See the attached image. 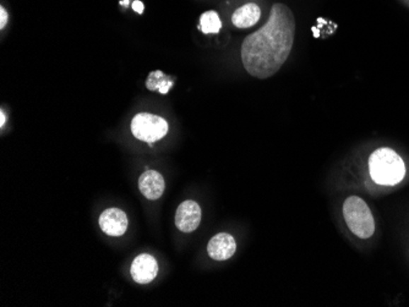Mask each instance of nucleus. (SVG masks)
<instances>
[{"instance_id":"nucleus-13","label":"nucleus","mask_w":409,"mask_h":307,"mask_svg":"<svg viewBox=\"0 0 409 307\" xmlns=\"http://www.w3.org/2000/svg\"><path fill=\"white\" fill-rule=\"evenodd\" d=\"M8 18H9L8 11L1 6V8H0V28H1V30L5 28V25L8 23Z\"/></svg>"},{"instance_id":"nucleus-10","label":"nucleus","mask_w":409,"mask_h":307,"mask_svg":"<svg viewBox=\"0 0 409 307\" xmlns=\"http://www.w3.org/2000/svg\"><path fill=\"white\" fill-rule=\"evenodd\" d=\"M261 16V9L259 5L254 3H248L243 5L232 15V23L236 28H248L258 23Z\"/></svg>"},{"instance_id":"nucleus-5","label":"nucleus","mask_w":409,"mask_h":307,"mask_svg":"<svg viewBox=\"0 0 409 307\" xmlns=\"http://www.w3.org/2000/svg\"><path fill=\"white\" fill-rule=\"evenodd\" d=\"M201 208L195 201H184L177 209L175 226L183 233H191L200 226Z\"/></svg>"},{"instance_id":"nucleus-6","label":"nucleus","mask_w":409,"mask_h":307,"mask_svg":"<svg viewBox=\"0 0 409 307\" xmlns=\"http://www.w3.org/2000/svg\"><path fill=\"white\" fill-rule=\"evenodd\" d=\"M130 273L132 279L139 284H149L157 276L159 265L154 256L144 253L134 260Z\"/></svg>"},{"instance_id":"nucleus-4","label":"nucleus","mask_w":409,"mask_h":307,"mask_svg":"<svg viewBox=\"0 0 409 307\" xmlns=\"http://www.w3.org/2000/svg\"><path fill=\"white\" fill-rule=\"evenodd\" d=\"M132 135L149 144L163 139L168 132V122L163 117L150 113L137 114L132 122Z\"/></svg>"},{"instance_id":"nucleus-14","label":"nucleus","mask_w":409,"mask_h":307,"mask_svg":"<svg viewBox=\"0 0 409 307\" xmlns=\"http://www.w3.org/2000/svg\"><path fill=\"white\" fill-rule=\"evenodd\" d=\"M132 9L135 10L139 14H142V13H144V4H142V1L135 0V1L132 3Z\"/></svg>"},{"instance_id":"nucleus-8","label":"nucleus","mask_w":409,"mask_h":307,"mask_svg":"<svg viewBox=\"0 0 409 307\" xmlns=\"http://www.w3.org/2000/svg\"><path fill=\"white\" fill-rule=\"evenodd\" d=\"M236 240L232 235L226 234V233L214 235L207 245L209 257L214 258L216 261L229 260L236 253Z\"/></svg>"},{"instance_id":"nucleus-15","label":"nucleus","mask_w":409,"mask_h":307,"mask_svg":"<svg viewBox=\"0 0 409 307\" xmlns=\"http://www.w3.org/2000/svg\"><path fill=\"white\" fill-rule=\"evenodd\" d=\"M0 117H1V120H0V127H4L5 122H6V117H5L4 110H3V109L0 110Z\"/></svg>"},{"instance_id":"nucleus-3","label":"nucleus","mask_w":409,"mask_h":307,"mask_svg":"<svg viewBox=\"0 0 409 307\" xmlns=\"http://www.w3.org/2000/svg\"><path fill=\"white\" fill-rule=\"evenodd\" d=\"M343 216L347 226L353 234L362 239L373 236L375 231V221L370 208L364 199L358 196H350L343 204Z\"/></svg>"},{"instance_id":"nucleus-9","label":"nucleus","mask_w":409,"mask_h":307,"mask_svg":"<svg viewBox=\"0 0 409 307\" xmlns=\"http://www.w3.org/2000/svg\"><path fill=\"white\" fill-rule=\"evenodd\" d=\"M139 189L146 199H159L166 189L164 178L156 170H147L140 176Z\"/></svg>"},{"instance_id":"nucleus-7","label":"nucleus","mask_w":409,"mask_h":307,"mask_svg":"<svg viewBox=\"0 0 409 307\" xmlns=\"http://www.w3.org/2000/svg\"><path fill=\"white\" fill-rule=\"evenodd\" d=\"M100 226L110 236H122L127 229V214L119 208H108L100 214Z\"/></svg>"},{"instance_id":"nucleus-12","label":"nucleus","mask_w":409,"mask_h":307,"mask_svg":"<svg viewBox=\"0 0 409 307\" xmlns=\"http://www.w3.org/2000/svg\"><path fill=\"white\" fill-rule=\"evenodd\" d=\"M221 28H222L221 18H219V14H217L216 11H214V10H209V11H206L204 14L201 15L200 28L204 35L219 33Z\"/></svg>"},{"instance_id":"nucleus-1","label":"nucleus","mask_w":409,"mask_h":307,"mask_svg":"<svg viewBox=\"0 0 409 307\" xmlns=\"http://www.w3.org/2000/svg\"><path fill=\"white\" fill-rule=\"evenodd\" d=\"M294 33L296 20L292 10L276 3L264 28L243 41L241 60L246 71L261 80L273 76L291 54Z\"/></svg>"},{"instance_id":"nucleus-11","label":"nucleus","mask_w":409,"mask_h":307,"mask_svg":"<svg viewBox=\"0 0 409 307\" xmlns=\"http://www.w3.org/2000/svg\"><path fill=\"white\" fill-rule=\"evenodd\" d=\"M173 85V77L166 75V74L162 73L161 70L152 71V73L149 75V77H147V81H146L147 90L154 91V92L157 91V92L162 93V95H167Z\"/></svg>"},{"instance_id":"nucleus-2","label":"nucleus","mask_w":409,"mask_h":307,"mask_svg":"<svg viewBox=\"0 0 409 307\" xmlns=\"http://www.w3.org/2000/svg\"><path fill=\"white\" fill-rule=\"evenodd\" d=\"M369 170L370 176L379 185H396L405 175L403 159L396 151L387 147L374 151L369 158Z\"/></svg>"}]
</instances>
